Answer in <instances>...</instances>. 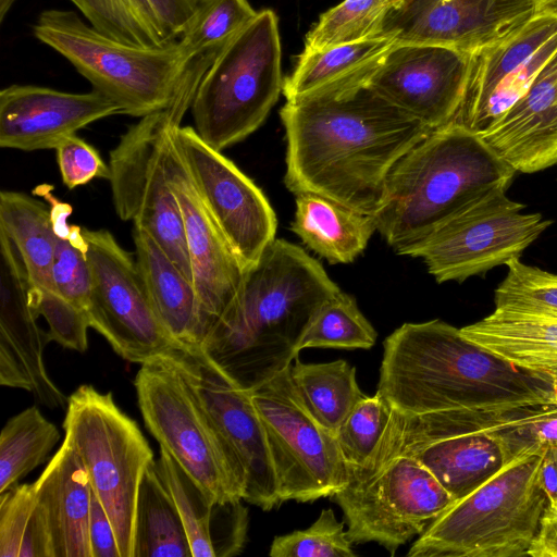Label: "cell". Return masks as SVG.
<instances>
[{
    "label": "cell",
    "instance_id": "obj_1",
    "mask_svg": "<svg viewBox=\"0 0 557 557\" xmlns=\"http://www.w3.org/2000/svg\"><path fill=\"white\" fill-rule=\"evenodd\" d=\"M284 183L361 213L383 205L394 165L433 129L367 83L286 101Z\"/></svg>",
    "mask_w": 557,
    "mask_h": 557
},
{
    "label": "cell",
    "instance_id": "obj_2",
    "mask_svg": "<svg viewBox=\"0 0 557 557\" xmlns=\"http://www.w3.org/2000/svg\"><path fill=\"white\" fill-rule=\"evenodd\" d=\"M383 348L376 392L401 413L557 404L552 377L510 364L438 319L404 323Z\"/></svg>",
    "mask_w": 557,
    "mask_h": 557
},
{
    "label": "cell",
    "instance_id": "obj_3",
    "mask_svg": "<svg viewBox=\"0 0 557 557\" xmlns=\"http://www.w3.org/2000/svg\"><path fill=\"white\" fill-rule=\"evenodd\" d=\"M338 290L320 262L275 238L247 270L239 299L199 348L251 391L293 363L320 308Z\"/></svg>",
    "mask_w": 557,
    "mask_h": 557
},
{
    "label": "cell",
    "instance_id": "obj_4",
    "mask_svg": "<svg viewBox=\"0 0 557 557\" xmlns=\"http://www.w3.org/2000/svg\"><path fill=\"white\" fill-rule=\"evenodd\" d=\"M516 171L482 138L457 124L432 131L392 169L376 231L399 255L488 194L508 188Z\"/></svg>",
    "mask_w": 557,
    "mask_h": 557
},
{
    "label": "cell",
    "instance_id": "obj_5",
    "mask_svg": "<svg viewBox=\"0 0 557 557\" xmlns=\"http://www.w3.org/2000/svg\"><path fill=\"white\" fill-rule=\"evenodd\" d=\"M34 36L63 55L92 86L122 109L143 117L170 110L181 123L203 70L214 54L190 59L178 40L159 47L117 41L86 24L75 12L50 9L33 26Z\"/></svg>",
    "mask_w": 557,
    "mask_h": 557
},
{
    "label": "cell",
    "instance_id": "obj_6",
    "mask_svg": "<svg viewBox=\"0 0 557 557\" xmlns=\"http://www.w3.org/2000/svg\"><path fill=\"white\" fill-rule=\"evenodd\" d=\"M542 455L506 463L430 522L409 557H521L548 504L539 483Z\"/></svg>",
    "mask_w": 557,
    "mask_h": 557
},
{
    "label": "cell",
    "instance_id": "obj_7",
    "mask_svg": "<svg viewBox=\"0 0 557 557\" xmlns=\"http://www.w3.org/2000/svg\"><path fill=\"white\" fill-rule=\"evenodd\" d=\"M283 86L278 22L265 9L215 53L201 75L190 104L196 132L219 151L244 140L264 122Z\"/></svg>",
    "mask_w": 557,
    "mask_h": 557
},
{
    "label": "cell",
    "instance_id": "obj_8",
    "mask_svg": "<svg viewBox=\"0 0 557 557\" xmlns=\"http://www.w3.org/2000/svg\"><path fill=\"white\" fill-rule=\"evenodd\" d=\"M63 430L112 522L121 557H134L138 493L154 461L150 445L112 393L87 384L69 397Z\"/></svg>",
    "mask_w": 557,
    "mask_h": 557
},
{
    "label": "cell",
    "instance_id": "obj_9",
    "mask_svg": "<svg viewBox=\"0 0 557 557\" xmlns=\"http://www.w3.org/2000/svg\"><path fill=\"white\" fill-rule=\"evenodd\" d=\"M134 385L144 423L160 447L214 502L244 500L239 461L173 362L162 356L140 364Z\"/></svg>",
    "mask_w": 557,
    "mask_h": 557
},
{
    "label": "cell",
    "instance_id": "obj_10",
    "mask_svg": "<svg viewBox=\"0 0 557 557\" xmlns=\"http://www.w3.org/2000/svg\"><path fill=\"white\" fill-rule=\"evenodd\" d=\"M289 367L249 392L265 433L281 503L314 502L344 488L350 469L335 433L304 405Z\"/></svg>",
    "mask_w": 557,
    "mask_h": 557
},
{
    "label": "cell",
    "instance_id": "obj_11",
    "mask_svg": "<svg viewBox=\"0 0 557 557\" xmlns=\"http://www.w3.org/2000/svg\"><path fill=\"white\" fill-rule=\"evenodd\" d=\"M174 125L181 123L170 110L139 117L110 151L109 182L117 216L150 234L193 283L183 218L165 171Z\"/></svg>",
    "mask_w": 557,
    "mask_h": 557
},
{
    "label": "cell",
    "instance_id": "obj_12",
    "mask_svg": "<svg viewBox=\"0 0 557 557\" xmlns=\"http://www.w3.org/2000/svg\"><path fill=\"white\" fill-rule=\"evenodd\" d=\"M352 544L376 543L394 555L423 533L455 499L416 458L399 455L331 496Z\"/></svg>",
    "mask_w": 557,
    "mask_h": 557
},
{
    "label": "cell",
    "instance_id": "obj_13",
    "mask_svg": "<svg viewBox=\"0 0 557 557\" xmlns=\"http://www.w3.org/2000/svg\"><path fill=\"white\" fill-rule=\"evenodd\" d=\"M91 270L90 327L123 359L146 363L184 346L156 315L136 258L108 230L83 228Z\"/></svg>",
    "mask_w": 557,
    "mask_h": 557
},
{
    "label": "cell",
    "instance_id": "obj_14",
    "mask_svg": "<svg viewBox=\"0 0 557 557\" xmlns=\"http://www.w3.org/2000/svg\"><path fill=\"white\" fill-rule=\"evenodd\" d=\"M506 190H494L450 219L410 256L422 258L438 283L463 282L519 259L552 221L521 213L524 206L509 199Z\"/></svg>",
    "mask_w": 557,
    "mask_h": 557
},
{
    "label": "cell",
    "instance_id": "obj_15",
    "mask_svg": "<svg viewBox=\"0 0 557 557\" xmlns=\"http://www.w3.org/2000/svg\"><path fill=\"white\" fill-rule=\"evenodd\" d=\"M172 138L205 207L248 270L275 239L276 216L269 200L195 127L175 125Z\"/></svg>",
    "mask_w": 557,
    "mask_h": 557
},
{
    "label": "cell",
    "instance_id": "obj_16",
    "mask_svg": "<svg viewBox=\"0 0 557 557\" xmlns=\"http://www.w3.org/2000/svg\"><path fill=\"white\" fill-rule=\"evenodd\" d=\"M164 356L188 382L239 461L246 479L244 500L265 511L281 504L265 433L250 392L199 347L177 348Z\"/></svg>",
    "mask_w": 557,
    "mask_h": 557
},
{
    "label": "cell",
    "instance_id": "obj_17",
    "mask_svg": "<svg viewBox=\"0 0 557 557\" xmlns=\"http://www.w3.org/2000/svg\"><path fill=\"white\" fill-rule=\"evenodd\" d=\"M536 14L533 0H388L372 36L473 54L507 38Z\"/></svg>",
    "mask_w": 557,
    "mask_h": 557
},
{
    "label": "cell",
    "instance_id": "obj_18",
    "mask_svg": "<svg viewBox=\"0 0 557 557\" xmlns=\"http://www.w3.org/2000/svg\"><path fill=\"white\" fill-rule=\"evenodd\" d=\"M470 57L440 45L394 44L367 84L434 131L458 113Z\"/></svg>",
    "mask_w": 557,
    "mask_h": 557
},
{
    "label": "cell",
    "instance_id": "obj_19",
    "mask_svg": "<svg viewBox=\"0 0 557 557\" xmlns=\"http://www.w3.org/2000/svg\"><path fill=\"white\" fill-rule=\"evenodd\" d=\"M172 129L166 177L183 218L193 285L212 327L239 299L247 269L205 207L174 145Z\"/></svg>",
    "mask_w": 557,
    "mask_h": 557
},
{
    "label": "cell",
    "instance_id": "obj_20",
    "mask_svg": "<svg viewBox=\"0 0 557 557\" xmlns=\"http://www.w3.org/2000/svg\"><path fill=\"white\" fill-rule=\"evenodd\" d=\"M122 114L97 90L76 94L35 85H10L0 91V146L35 151L59 143L98 120Z\"/></svg>",
    "mask_w": 557,
    "mask_h": 557
},
{
    "label": "cell",
    "instance_id": "obj_21",
    "mask_svg": "<svg viewBox=\"0 0 557 557\" xmlns=\"http://www.w3.org/2000/svg\"><path fill=\"white\" fill-rule=\"evenodd\" d=\"M0 384L33 393L49 409L66 408L69 398L49 377L44 362L50 342L30 304V282L21 270L0 276Z\"/></svg>",
    "mask_w": 557,
    "mask_h": 557
},
{
    "label": "cell",
    "instance_id": "obj_22",
    "mask_svg": "<svg viewBox=\"0 0 557 557\" xmlns=\"http://www.w3.org/2000/svg\"><path fill=\"white\" fill-rule=\"evenodd\" d=\"M33 485L51 557H92L89 540L92 488L81 458L65 440Z\"/></svg>",
    "mask_w": 557,
    "mask_h": 557
},
{
    "label": "cell",
    "instance_id": "obj_23",
    "mask_svg": "<svg viewBox=\"0 0 557 557\" xmlns=\"http://www.w3.org/2000/svg\"><path fill=\"white\" fill-rule=\"evenodd\" d=\"M133 239L136 262L159 321L184 347H200L211 321L193 283L150 234L134 227Z\"/></svg>",
    "mask_w": 557,
    "mask_h": 557
},
{
    "label": "cell",
    "instance_id": "obj_24",
    "mask_svg": "<svg viewBox=\"0 0 557 557\" xmlns=\"http://www.w3.org/2000/svg\"><path fill=\"white\" fill-rule=\"evenodd\" d=\"M555 34L557 15L536 14L507 38L471 54L463 99L453 122L474 133L494 96Z\"/></svg>",
    "mask_w": 557,
    "mask_h": 557
},
{
    "label": "cell",
    "instance_id": "obj_25",
    "mask_svg": "<svg viewBox=\"0 0 557 557\" xmlns=\"http://www.w3.org/2000/svg\"><path fill=\"white\" fill-rule=\"evenodd\" d=\"M460 331L510 364L557 381V318L495 309Z\"/></svg>",
    "mask_w": 557,
    "mask_h": 557
},
{
    "label": "cell",
    "instance_id": "obj_26",
    "mask_svg": "<svg viewBox=\"0 0 557 557\" xmlns=\"http://www.w3.org/2000/svg\"><path fill=\"white\" fill-rule=\"evenodd\" d=\"M394 44L388 38L371 36L322 50L304 49L293 73L284 79L286 101L367 83Z\"/></svg>",
    "mask_w": 557,
    "mask_h": 557
},
{
    "label": "cell",
    "instance_id": "obj_27",
    "mask_svg": "<svg viewBox=\"0 0 557 557\" xmlns=\"http://www.w3.org/2000/svg\"><path fill=\"white\" fill-rule=\"evenodd\" d=\"M293 232L331 264L350 263L376 231L374 215L317 194L296 195Z\"/></svg>",
    "mask_w": 557,
    "mask_h": 557
},
{
    "label": "cell",
    "instance_id": "obj_28",
    "mask_svg": "<svg viewBox=\"0 0 557 557\" xmlns=\"http://www.w3.org/2000/svg\"><path fill=\"white\" fill-rule=\"evenodd\" d=\"M0 231L16 247L32 285L53 290L51 269L57 236L50 209L27 194L2 190Z\"/></svg>",
    "mask_w": 557,
    "mask_h": 557
},
{
    "label": "cell",
    "instance_id": "obj_29",
    "mask_svg": "<svg viewBox=\"0 0 557 557\" xmlns=\"http://www.w3.org/2000/svg\"><path fill=\"white\" fill-rule=\"evenodd\" d=\"M154 461L147 469L138 493L134 557H193L182 518Z\"/></svg>",
    "mask_w": 557,
    "mask_h": 557
},
{
    "label": "cell",
    "instance_id": "obj_30",
    "mask_svg": "<svg viewBox=\"0 0 557 557\" xmlns=\"http://www.w3.org/2000/svg\"><path fill=\"white\" fill-rule=\"evenodd\" d=\"M289 371L306 408L333 433L366 396L357 383L356 368L343 359L307 363L296 357Z\"/></svg>",
    "mask_w": 557,
    "mask_h": 557
},
{
    "label": "cell",
    "instance_id": "obj_31",
    "mask_svg": "<svg viewBox=\"0 0 557 557\" xmlns=\"http://www.w3.org/2000/svg\"><path fill=\"white\" fill-rule=\"evenodd\" d=\"M467 411L496 441L506 463L557 446V404Z\"/></svg>",
    "mask_w": 557,
    "mask_h": 557
},
{
    "label": "cell",
    "instance_id": "obj_32",
    "mask_svg": "<svg viewBox=\"0 0 557 557\" xmlns=\"http://www.w3.org/2000/svg\"><path fill=\"white\" fill-rule=\"evenodd\" d=\"M59 440L57 426L36 406L8 420L0 434V493L45 462Z\"/></svg>",
    "mask_w": 557,
    "mask_h": 557
},
{
    "label": "cell",
    "instance_id": "obj_33",
    "mask_svg": "<svg viewBox=\"0 0 557 557\" xmlns=\"http://www.w3.org/2000/svg\"><path fill=\"white\" fill-rule=\"evenodd\" d=\"M95 29L117 41L159 47L170 41L147 0H70Z\"/></svg>",
    "mask_w": 557,
    "mask_h": 557
},
{
    "label": "cell",
    "instance_id": "obj_34",
    "mask_svg": "<svg viewBox=\"0 0 557 557\" xmlns=\"http://www.w3.org/2000/svg\"><path fill=\"white\" fill-rule=\"evenodd\" d=\"M0 557H51L33 484L0 493Z\"/></svg>",
    "mask_w": 557,
    "mask_h": 557
},
{
    "label": "cell",
    "instance_id": "obj_35",
    "mask_svg": "<svg viewBox=\"0 0 557 557\" xmlns=\"http://www.w3.org/2000/svg\"><path fill=\"white\" fill-rule=\"evenodd\" d=\"M154 466L180 512L193 557H214L211 522L216 502L161 447Z\"/></svg>",
    "mask_w": 557,
    "mask_h": 557
},
{
    "label": "cell",
    "instance_id": "obj_36",
    "mask_svg": "<svg viewBox=\"0 0 557 557\" xmlns=\"http://www.w3.org/2000/svg\"><path fill=\"white\" fill-rule=\"evenodd\" d=\"M257 13L248 0H196L195 12L177 40L193 60L215 54Z\"/></svg>",
    "mask_w": 557,
    "mask_h": 557
},
{
    "label": "cell",
    "instance_id": "obj_37",
    "mask_svg": "<svg viewBox=\"0 0 557 557\" xmlns=\"http://www.w3.org/2000/svg\"><path fill=\"white\" fill-rule=\"evenodd\" d=\"M376 336L356 299L339 289L320 308L300 343V350L314 347L370 349Z\"/></svg>",
    "mask_w": 557,
    "mask_h": 557
},
{
    "label": "cell",
    "instance_id": "obj_38",
    "mask_svg": "<svg viewBox=\"0 0 557 557\" xmlns=\"http://www.w3.org/2000/svg\"><path fill=\"white\" fill-rule=\"evenodd\" d=\"M388 0H344L320 15L307 33L306 50H322L371 37Z\"/></svg>",
    "mask_w": 557,
    "mask_h": 557
},
{
    "label": "cell",
    "instance_id": "obj_39",
    "mask_svg": "<svg viewBox=\"0 0 557 557\" xmlns=\"http://www.w3.org/2000/svg\"><path fill=\"white\" fill-rule=\"evenodd\" d=\"M495 290V309L557 318V274L511 260Z\"/></svg>",
    "mask_w": 557,
    "mask_h": 557
},
{
    "label": "cell",
    "instance_id": "obj_40",
    "mask_svg": "<svg viewBox=\"0 0 557 557\" xmlns=\"http://www.w3.org/2000/svg\"><path fill=\"white\" fill-rule=\"evenodd\" d=\"M391 405L377 392L364 396L343 421L335 435L350 472L362 468L387 426Z\"/></svg>",
    "mask_w": 557,
    "mask_h": 557
},
{
    "label": "cell",
    "instance_id": "obj_41",
    "mask_svg": "<svg viewBox=\"0 0 557 557\" xmlns=\"http://www.w3.org/2000/svg\"><path fill=\"white\" fill-rule=\"evenodd\" d=\"M271 557H355L352 543L344 523L333 509H322L318 519L307 529L275 536Z\"/></svg>",
    "mask_w": 557,
    "mask_h": 557
},
{
    "label": "cell",
    "instance_id": "obj_42",
    "mask_svg": "<svg viewBox=\"0 0 557 557\" xmlns=\"http://www.w3.org/2000/svg\"><path fill=\"white\" fill-rule=\"evenodd\" d=\"M30 304L36 314L46 319L50 342H57L62 347L78 352L87 350V330L90 323L86 310L75 306L54 290L33 285Z\"/></svg>",
    "mask_w": 557,
    "mask_h": 557
},
{
    "label": "cell",
    "instance_id": "obj_43",
    "mask_svg": "<svg viewBox=\"0 0 557 557\" xmlns=\"http://www.w3.org/2000/svg\"><path fill=\"white\" fill-rule=\"evenodd\" d=\"M87 249L57 237L51 269L53 290L87 311L91 290V270Z\"/></svg>",
    "mask_w": 557,
    "mask_h": 557
},
{
    "label": "cell",
    "instance_id": "obj_44",
    "mask_svg": "<svg viewBox=\"0 0 557 557\" xmlns=\"http://www.w3.org/2000/svg\"><path fill=\"white\" fill-rule=\"evenodd\" d=\"M54 150L62 182L69 189L95 178L109 181V164L104 163L97 149L76 134L63 138Z\"/></svg>",
    "mask_w": 557,
    "mask_h": 557
},
{
    "label": "cell",
    "instance_id": "obj_45",
    "mask_svg": "<svg viewBox=\"0 0 557 557\" xmlns=\"http://www.w3.org/2000/svg\"><path fill=\"white\" fill-rule=\"evenodd\" d=\"M89 540L92 557H121L112 522L94 492L89 517Z\"/></svg>",
    "mask_w": 557,
    "mask_h": 557
},
{
    "label": "cell",
    "instance_id": "obj_46",
    "mask_svg": "<svg viewBox=\"0 0 557 557\" xmlns=\"http://www.w3.org/2000/svg\"><path fill=\"white\" fill-rule=\"evenodd\" d=\"M170 40H177L187 27L196 0H147Z\"/></svg>",
    "mask_w": 557,
    "mask_h": 557
},
{
    "label": "cell",
    "instance_id": "obj_47",
    "mask_svg": "<svg viewBox=\"0 0 557 557\" xmlns=\"http://www.w3.org/2000/svg\"><path fill=\"white\" fill-rule=\"evenodd\" d=\"M531 557H557V508L547 504L537 533L527 553Z\"/></svg>",
    "mask_w": 557,
    "mask_h": 557
},
{
    "label": "cell",
    "instance_id": "obj_48",
    "mask_svg": "<svg viewBox=\"0 0 557 557\" xmlns=\"http://www.w3.org/2000/svg\"><path fill=\"white\" fill-rule=\"evenodd\" d=\"M539 483L548 505L557 508V446L547 448L541 457Z\"/></svg>",
    "mask_w": 557,
    "mask_h": 557
},
{
    "label": "cell",
    "instance_id": "obj_49",
    "mask_svg": "<svg viewBox=\"0 0 557 557\" xmlns=\"http://www.w3.org/2000/svg\"><path fill=\"white\" fill-rule=\"evenodd\" d=\"M51 189L52 186L40 185L34 190V194L44 196L51 203L50 215L55 236L67 239L72 230V225L67 224V218L72 214V207L69 203L61 202L51 195Z\"/></svg>",
    "mask_w": 557,
    "mask_h": 557
},
{
    "label": "cell",
    "instance_id": "obj_50",
    "mask_svg": "<svg viewBox=\"0 0 557 557\" xmlns=\"http://www.w3.org/2000/svg\"><path fill=\"white\" fill-rule=\"evenodd\" d=\"M537 8V14L557 15V0H533Z\"/></svg>",
    "mask_w": 557,
    "mask_h": 557
},
{
    "label": "cell",
    "instance_id": "obj_51",
    "mask_svg": "<svg viewBox=\"0 0 557 557\" xmlns=\"http://www.w3.org/2000/svg\"><path fill=\"white\" fill-rule=\"evenodd\" d=\"M16 0H0V21L2 22Z\"/></svg>",
    "mask_w": 557,
    "mask_h": 557
},
{
    "label": "cell",
    "instance_id": "obj_52",
    "mask_svg": "<svg viewBox=\"0 0 557 557\" xmlns=\"http://www.w3.org/2000/svg\"><path fill=\"white\" fill-rule=\"evenodd\" d=\"M556 389H557V381H555Z\"/></svg>",
    "mask_w": 557,
    "mask_h": 557
}]
</instances>
